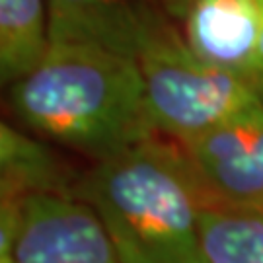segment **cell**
I'll use <instances>...</instances> for the list:
<instances>
[{
    "label": "cell",
    "instance_id": "cell-1",
    "mask_svg": "<svg viewBox=\"0 0 263 263\" xmlns=\"http://www.w3.org/2000/svg\"><path fill=\"white\" fill-rule=\"evenodd\" d=\"M10 107L31 133L94 162L158 137L139 61L90 43H51L10 86Z\"/></svg>",
    "mask_w": 263,
    "mask_h": 263
},
{
    "label": "cell",
    "instance_id": "cell-2",
    "mask_svg": "<svg viewBox=\"0 0 263 263\" xmlns=\"http://www.w3.org/2000/svg\"><path fill=\"white\" fill-rule=\"evenodd\" d=\"M72 195L96 211L123 263H205L207 199L179 142L158 135L98 160Z\"/></svg>",
    "mask_w": 263,
    "mask_h": 263
},
{
    "label": "cell",
    "instance_id": "cell-3",
    "mask_svg": "<svg viewBox=\"0 0 263 263\" xmlns=\"http://www.w3.org/2000/svg\"><path fill=\"white\" fill-rule=\"evenodd\" d=\"M137 61L156 131L179 144L263 105L248 82L195 55L178 24Z\"/></svg>",
    "mask_w": 263,
    "mask_h": 263
},
{
    "label": "cell",
    "instance_id": "cell-4",
    "mask_svg": "<svg viewBox=\"0 0 263 263\" xmlns=\"http://www.w3.org/2000/svg\"><path fill=\"white\" fill-rule=\"evenodd\" d=\"M207 205L263 209V105L179 144Z\"/></svg>",
    "mask_w": 263,
    "mask_h": 263
},
{
    "label": "cell",
    "instance_id": "cell-5",
    "mask_svg": "<svg viewBox=\"0 0 263 263\" xmlns=\"http://www.w3.org/2000/svg\"><path fill=\"white\" fill-rule=\"evenodd\" d=\"M16 263H123L102 220L70 193H37L24 203Z\"/></svg>",
    "mask_w": 263,
    "mask_h": 263
},
{
    "label": "cell",
    "instance_id": "cell-6",
    "mask_svg": "<svg viewBox=\"0 0 263 263\" xmlns=\"http://www.w3.org/2000/svg\"><path fill=\"white\" fill-rule=\"evenodd\" d=\"M51 43H90L139 59L176 22L160 0H47Z\"/></svg>",
    "mask_w": 263,
    "mask_h": 263
},
{
    "label": "cell",
    "instance_id": "cell-7",
    "mask_svg": "<svg viewBox=\"0 0 263 263\" xmlns=\"http://www.w3.org/2000/svg\"><path fill=\"white\" fill-rule=\"evenodd\" d=\"M179 29L195 55L254 88L263 0H193Z\"/></svg>",
    "mask_w": 263,
    "mask_h": 263
},
{
    "label": "cell",
    "instance_id": "cell-8",
    "mask_svg": "<svg viewBox=\"0 0 263 263\" xmlns=\"http://www.w3.org/2000/svg\"><path fill=\"white\" fill-rule=\"evenodd\" d=\"M72 176L47 144L16 127H0V211H22L37 193H74Z\"/></svg>",
    "mask_w": 263,
    "mask_h": 263
},
{
    "label": "cell",
    "instance_id": "cell-9",
    "mask_svg": "<svg viewBox=\"0 0 263 263\" xmlns=\"http://www.w3.org/2000/svg\"><path fill=\"white\" fill-rule=\"evenodd\" d=\"M51 47L47 0H0V78L12 86Z\"/></svg>",
    "mask_w": 263,
    "mask_h": 263
},
{
    "label": "cell",
    "instance_id": "cell-10",
    "mask_svg": "<svg viewBox=\"0 0 263 263\" xmlns=\"http://www.w3.org/2000/svg\"><path fill=\"white\" fill-rule=\"evenodd\" d=\"M199 242L205 263H263V209L205 205Z\"/></svg>",
    "mask_w": 263,
    "mask_h": 263
},
{
    "label": "cell",
    "instance_id": "cell-11",
    "mask_svg": "<svg viewBox=\"0 0 263 263\" xmlns=\"http://www.w3.org/2000/svg\"><path fill=\"white\" fill-rule=\"evenodd\" d=\"M160 4L176 24H181V20L185 18V14H187L189 6L193 4V0H160Z\"/></svg>",
    "mask_w": 263,
    "mask_h": 263
},
{
    "label": "cell",
    "instance_id": "cell-12",
    "mask_svg": "<svg viewBox=\"0 0 263 263\" xmlns=\"http://www.w3.org/2000/svg\"><path fill=\"white\" fill-rule=\"evenodd\" d=\"M254 90L263 102V31L257 47V59H255V70H254Z\"/></svg>",
    "mask_w": 263,
    "mask_h": 263
},
{
    "label": "cell",
    "instance_id": "cell-13",
    "mask_svg": "<svg viewBox=\"0 0 263 263\" xmlns=\"http://www.w3.org/2000/svg\"><path fill=\"white\" fill-rule=\"evenodd\" d=\"M0 263H16L14 248H12V246H8V248H0Z\"/></svg>",
    "mask_w": 263,
    "mask_h": 263
}]
</instances>
